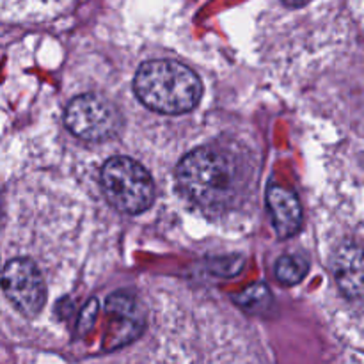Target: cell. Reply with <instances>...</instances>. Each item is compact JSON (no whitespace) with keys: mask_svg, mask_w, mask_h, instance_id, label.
Segmentation results:
<instances>
[{"mask_svg":"<svg viewBox=\"0 0 364 364\" xmlns=\"http://www.w3.org/2000/svg\"><path fill=\"white\" fill-rule=\"evenodd\" d=\"M102 187L114 208L141 213L151 206L155 187L148 171L128 156H114L102 169Z\"/></svg>","mask_w":364,"mask_h":364,"instance_id":"3","label":"cell"},{"mask_svg":"<svg viewBox=\"0 0 364 364\" xmlns=\"http://www.w3.org/2000/svg\"><path fill=\"white\" fill-rule=\"evenodd\" d=\"M64 121L71 134L84 141H107L121 128L116 107L96 95H82L71 100Z\"/></svg>","mask_w":364,"mask_h":364,"instance_id":"4","label":"cell"},{"mask_svg":"<svg viewBox=\"0 0 364 364\" xmlns=\"http://www.w3.org/2000/svg\"><path fill=\"white\" fill-rule=\"evenodd\" d=\"M107 315L110 316L112 329L109 333L110 348L119 347L134 340L142 329V316L137 301L124 291L112 294L107 301Z\"/></svg>","mask_w":364,"mask_h":364,"instance_id":"7","label":"cell"},{"mask_svg":"<svg viewBox=\"0 0 364 364\" xmlns=\"http://www.w3.org/2000/svg\"><path fill=\"white\" fill-rule=\"evenodd\" d=\"M237 166L223 149L201 146L178 166L180 188L206 212H223L237 198Z\"/></svg>","mask_w":364,"mask_h":364,"instance_id":"1","label":"cell"},{"mask_svg":"<svg viewBox=\"0 0 364 364\" xmlns=\"http://www.w3.org/2000/svg\"><path fill=\"white\" fill-rule=\"evenodd\" d=\"M134 91L155 112L183 114L199 103L203 84L191 68L178 60L149 59L135 73Z\"/></svg>","mask_w":364,"mask_h":364,"instance_id":"2","label":"cell"},{"mask_svg":"<svg viewBox=\"0 0 364 364\" xmlns=\"http://www.w3.org/2000/svg\"><path fill=\"white\" fill-rule=\"evenodd\" d=\"M96 309H98V302H96V301H91L87 306H85L84 313H82L80 322H78V326H80L82 333H85V331H87L89 327H91L92 320H95V316H96Z\"/></svg>","mask_w":364,"mask_h":364,"instance_id":"12","label":"cell"},{"mask_svg":"<svg viewBox=\"0 0 364 364\" xmlns=\"http://www.w3.org/2000/svg\"><path fill=\"white\" fill-rule=\"evenodd\" d=\"M267 206L279 238H290L299 233L302 226V206L294 191L283 185H269Z\"/></svg>","mask_w":364,"mask_h":364,"instance_id":"6","label":"cell"},{"mask_svg":"<svg viewBox=\"0 0 364 364\" xmlns=\"http://www.w3.org/2000/svg\"><path fill=\"white\" fill-rule=\"evenodd\" d=\"M0 284L6 297L25 316H36L46 302V284L34 262L14 258L4 267Z\"/></svg>","mask_w":364,"mask_h":364,"instance_id":"5","label":"cell"},{"mask_svg":"<svg viewBox=\"0 0 364 364\" xmlns=\"http://www.w3.org/2000/svg\"><path fill=\"white\" fill-rule=\"evenodd\" d=\"M270 301H272L270 290L262 283L252 284V287L245 288L242 294L235 295V302H237L240 308L247 309V311L251 313L259 311V309H267V306L270 304Z\"/></svg>","mask_w":364,"mask_h":364,"instance_id":"11","label":"cell"},{"mask_svg":"<svg viewBox=\"0 0 364 364\" xmlns=\"http://www.w3.org/2000/svg\"><path fill=\"white\" fill-rule=\"evenodd\" d=\"M308 270V259L301 255H284L276 262V277L284 287H294L301 283Z\"/></svg>","mask_w":364,"mask_h":364,"instance_id":"10","label":"cell"},{"mask_svg":"<svg viewBox=\"0 0 364 364\" xmlns=\"http://www.w3.org/2000/svg\"><path fill=\"white\" fill-rule=\"evenodd\" d=\"M70 2L71 0H0V7L21 16H41L55 14Z\"/></svg>","mask_w":364,"mask_h":364,"instance_id":"9","label":"cell"},{"mask_svg":"<svg viewBox=\"0 0 364 364\" xmlns=\"http://www.w3.org/2000/svg\"><path fill=\"white\" fill-rule=\"evenodd\" d=\"M333 272L338 287L347 297L361 299L363 295V255L354 244H345L334 256Z\"/></svg>","mask_w":364,"mask_h":364,"instance_id":"8","label":"cell"}]
</instances>
